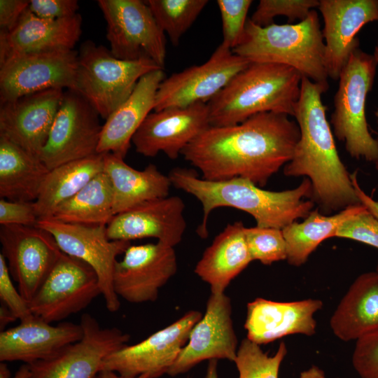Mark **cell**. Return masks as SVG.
I'll use <instances>...</instances> for the list:
<instances>
[{"instance_id":"cell-1","label":"cell","mask_w":378,"mask_h":378,"mask_svg":"<svg viewBox=\"0 0 378 378\" xmlns=\"http://www.w3.org/2000/svg\"><path fill=\"white\" fill-rule=\"evenodd\" d=\"M300 136L288 115L261 113L237 125L210 126L181 155L205 180L241 178L262 188L290 161Z\"/></svg>"},{"instance_id":"cell-2","label":"cell","mask_w":378,"mask_h":378,"mask_svg":"<svg viewBox=\"0 0 378 378\" xmlns=\"http://www.w3.org/2000/svg\"><path fill=\"white\" fill-rule=\"evenodd\" d=\"M326 92L324 88L302 76L293 115L300 136L290 161L284 167V174L308 178L312 187L310 200L321 214L328 216L361 203L351 174L337 150L321 98Z\"/></svg>"},{"instance_id":"cell-3","label":"cell","mask_w":378,"mask_h":378,"mask_svg":"<svg viewBox=\"0 0 378 378\" xmlns=\"http://www.w3.org/2000/svg\"><path fill=\"white\" fill-rule=\"evenodd\" d=\"M168 176L172 186L194 196L202 204L203 218L197 230L202 238L208 236L209 214L219 207H232L249 214L258 227L283 230L298 219L305 218L315 204L310 200L312 187L308 178L293 189L270 191L245 178L205 180L198 177L194 170L186 168L176 167Z\"/></svg>"},{"instance_id":"cell-4","label":"cell","mask_w":378,"mask_h":378,"mask_svg":"<svg viewBox=\"0 0 378 378\" xmlns=\"http://www.w3.org/2000/svg\"><path fill=\"white\" fill-rule=\"evenodd\" d=\"M302 79L287 65L251 62L207 103L210 126L237 125L261 113L293 116Z\"/></svg>"},{"instance_id":"cell-5","label":"cell","mask_w":378,"mask_h":378,"mask_svg":"<svg viewBox=\"0 0 378 378\" xmlns=\"http://www.w3.org/2000/svg\"><path fill=\"white\" fill-rule=\"evenodd\" d=\"M232 52L250 62L289 66L327 91L329 88L325 43L314 9L296 24L261 27L248 19L243 38Z\"/></svg>"},{"instance_id":"cell-6","label":"cell","mask_w":378,"mask_h":378,"mask_svg":"<svg viewBox=\"0 0 378 378\" xmlns=\"http://www.w3.org/2000/svg\"><path fill=\"white\" fill-rule=\"evenodd\" d=\"M378 64L373 55L360 48L350 56L339 77L330 122L333 134L344 143L351 157L375 163L378 141L372 137L365 116V101Z\"/></svg>"},{"instance_id":"cell-7","label":"cell","mask_w":378,"mask_h":378,"mask_svg":"<svg viewBox=\"0 0 378 378\" xmlns=\"http://www.w3.org/2000/svg\"><path fill=\"white\" fill-rule=\"evenodd\" d=\"M161 69L150 59H120L105 47L85 41L78 51L74 91L106 120L129 97L143 76Z\"/></svg>"},{"instance_id":"cell-8","label":"cell","mask_w":378,"mask_h":378,"mask_svg":"<svg viewBox=\"0 0 378 378\" xmlns=\"http://www.w3.org/2000/svg\"><path fill=\"white\" fill-rule=\"evenodd\" d=\"M97 4L107 24L106 38L114 57L128 61L148 58L164 69L165 34L146 1L99 0Z\"/></svg>"},{"instance_id":"cell-9","label":"cell","mask_w":378,"mask_h":378,"mask_svg":"<svg viewBox=\"0 0 378 378\" xmlns=\"http://www.w3.org/2000/svg\"><path fill=\"white\" fill-rule=\"evenodd\" d=\"M78 52L59 49L12 54L0 61L1 103L50 89L74 90Z\"/></svg>"},{"instance_id":"cell-10","label":"cell","mask_w":378,"mask_h":378,"mask_svg":"<svg viewBox=\"0 0 378 378\" xmlns=\"http://www.w3.org/2000/svg\"><path fill=\"white\" fill-rule=\"evenodd\" d=\"M36 226L50 233L64 253L94 270L107 309L117 312L120 302L113 289V271L118 256L125 253L130 241L109 239L106 226L64 223L52 218H39Z\"/></svg>"},{"instance_id":"cell-11","label":"cell","mask_w":378,"mask_h":378,"mask_svg":"<svg viewBox=\"0 0 378 378\" xmlns=\"http://www.w3.org/2000/svg\"><path fill=\"white\" fill-rule=\"evenodd\" d=\"M99 295L101 288L94 270L62 252L29 307L33 315L48 323L62 322L85 309Z\"/></svg>"},{"instance_id":"cell-12","label":"cell","mask_w":378,"mask_h":378,"mask_svg":"<svg viewBox=\"0 0 378 378\" xmlns=\"http://www.w3.org/2000/svg\"><path fill=\"white\" fill-rule=\"evenodd\" d=\"M99 114L78 92L64 91L39 158L49 170L97 154L102 125Z\"/></svg>"},{"instance_id":"cell-13","label":"cell","mask_w":378,"mask_h":378,"mask_svg":"<svg viewBox=\"0 0 378 378\" xmlns=\"http://www.w3.org/2000/svg\"><path fill=\"white\" fill-rule=\"evenodd\" d=\"M83 337L49 358L29 364L31 378H97L105 358L127 344L129 334L102 328L90 314L81 316Z\"/></svg>"},{"instance_id":"cell-14","label":"cell","mask_w":378,"mask_h":378,"mask_svg":"<svg viewBox=\"0 0 378 378\" xmlns=\"http://www.w3.org/2000/svg\"><path fill=\"white\" fill-rule=\"evenodd\" d=\"M250 63L220 43L206 62L164 78L158 90L153 110L208 103Z\"/></svg>"},{"instance_id":"cell-15","label":"cell","mask_w":378,"mask_h":378,"mask_svg":"<svg viewBox=\"0 0 378 378\" xmlns=\"http://www.w3.org/2000/svg\"><path fill=\"white\" fill-rule=\"evenodd\" d=\"M197 310L187 312L178 320L132 345H125L108 355L102 370H109L125 377L147 374L158 378L168 373L193 326L202 318Z\"/></svg>"},{"instance_id":"cell-16","label":"cell","mask_w":378,"mask_h":378,"mask_svg":"<svg viewBox=\"0 0 378 378\" xmlns=\"http://www.w3.org/2000/svg\"><path fill=\"white\" fill-rule=\"evenodd\" d=\"M1 253L29 302L62 253L50 233L37 226L1 225Z\"/></svg>"},{"instance_id":"cell-17","label":"cell","mask_w":378,"mask_h":378,"mask_svg":"<svg viewBox=\"0 0 378 378\" xmlns=\"http://www.w3.org/2000/svg\"><path fill=\"white\" fill-rule=\"evenodd\" d=\"M123 254L113 271L115 293L130 303L155 302L160 289L176 273L174 247L160 241L130 245Z\"/></svg>"},{"instance_id":"cell-18","label":"cell","mask_w":378,"mask_h":378,"mask_svg":"<svg viewBox=\"0 0 378 378\" xmlns=\"http://www.w3.org/2000/svg\"><path fill=\"white\" fill-rule=\"evenodd\" d=\"M238 347L230 298L225 293H211L204 314L192 328L186 344L167 374L174 377L186 373L206 360L234 361Z\"/></svg>"},{"instance_id":"cell-19","label":"cell","mask_w":378,"mask_h":378,"mask_svg":"<svg viewBox=\"0 0 378 378\" xmlns=\"http://www.w3.org/2000/svg\"><path fill=\"white\" fill-rule=\"evenodd\" d=\"M207 103L167 108L150 113L132 139L135 150L146 157L164 153L178 158L183 150L210 127Z\"/></svg>"},{"instance_id":"cell-20","label":"cell","mask_w":378,"mask_h":378,"mask_svg":"<svg viewBox=\"0 0 378 378\" xmlns=\"http://www.w3.org/2000/svg\"><path fill=\"white\" fill-rule=\"evenodd\" d=\"M324 27L325 62L328 78L338 80L351 54L359 48L357 34L378 21L377 0H319Z\"/></svg>"},{"instance_id":"cell-21","label":"cell","mask_w":378,"mask_h":378,"mask_svg":"<svg viewBox=\"0 0 378 378\" xmlns=\"http://www.w3.org/2000/svg\"><path fill=\"white\" fill-rule=\"evenodd\" d=\"M185 204L178 196H167L136 205L114 215L106 225L113 241L153 237L172 247L178 244L186 229Z\"/></svg>"},{"instance_id":"cell-22","label":"cell","mask_w":378,"mask_h":378,"mask_svg":"<svg viewBox=\"0 0 378 378\" xmlns=\"http://www.w3.org/2000/svg\"><path fill=\"white\" fill-rule=\"evenodd\" d=\"M64 94L50 89L1 103L0 136L39 157Z\"/></svg>"},{"instance_id":"cell-23","label":"cell","mask_w":378,"mask_h":378,"mask_svg":"<svg viewBox=\"0 0 378 378\" xmlns=\"http://www.w3.org/2000/svg\"><path fill=\"white\" fill-rule=\"evenodd\" d=\"M18 326L0 332V361L31 364L54 356L80 340L83 330L79 323L62 321L52 325L34 315Z\"/></svg>"},{"instance_id":"cell-24","label":"cell","mask_w":378,"mask_h":378,"mask_svg":"<svg viewBox=\"0 0 378 378\" xmlns=\"http://www.w3.org/2000/svg\"><path fill=\"white\" fill-rule=\"evenodd\" d=\"M322 307L318 299L276 302L255 298L247 304L246 338L261 345L291 335L312 336L316 328L314 314Z\"/></svg>"},{"instance_id":"cell-25","label":"cell","mask_w":378,"mask_h":378,"mask_svg":"<svg viewBox=\"0 0 378 378\" xmlns=\"http://www.w3.org/2000/svg\"><path fill=\"white\" fill-rule=\"evenodd\" d=\"M164 78V69H161L139 79L129 97L106 119L97 153H111L125 158L132 137L154 109L158 90Z\"/></svg>"},{"instance_id":"cell-26","label":"cell","mask_w":378,"mask_h":378,"mask_svg":"<svg viewBox=\"0 0 378 378\" xmlns=\"http://www.w3.org/2000/svg\"><path fill=\"white\" fill-rule=\"evenodd\" d=\"M81 27L79 13L48 20L37 17L27 8L10 31L0 33V61L15 53L74 49L79 41Z\"/></svg>"},{"instance_id":"cell-27","label":"cell","mask_w":378,"mask_h":378,"mask_svg":"<svg viewBox=\"0 0 378 378\" xmlns=\"http://www.w3.org/2000/svg\"><path fill=\"white\" fill-rule=\"evenodd\" d=\"M241 221L228 224L207 247L195 273L210 286L211 293H224L230 282L253 261Z\"/></svg>"},{"instance_id":"cell-28","label":"cell","mask_w":378,"mask_h":378,"mask_svg":"<svg viewBox=\"0 0 378 378\" xmlns=\"http://www.w3.org/2000/svg\"><path fill=\"white\" fill-rule=\"evenodd\" d=\"M334 335L344 342L358 340L378 330V272L359 275L330 319Z\"/></svg>"},{"instance_id":"cell-29","label":"cell","mask_w":378,"mask_h":378,"mask_svg":"<svg viewBox=\"0 0 378 378\" xmlns=\"http://www.w3.org/2000/svg\"><path fill=\"white\" fill-rule=\"evenodd\" d=\"M104 172L113 189L114 215L147 201L169 196L172 183L153 164L137 170L124 158L104 153Z\"/></svg>"},{"instance_id":"cell-30","label":"cell","mask_w":378,"mask_h":378,"mask_svg":"<svg viewBox=\"0 0 378 378\" xmlns=\"http://www.w3.org/2000/svg\"><path fill=\"white\" fill-rule=\"evenodd\" d=\"M50 170L40 158L0 136V197L35 202Z\"/></svg>"},{"instance_id":"cell-31","label":"cell","mask_w":378,"mask_h":378,"mask_svg":"<svg viewBox=\"0 0 378 378\" xmlns=\"http://www.w3.org/2000/svg\"><path fill=\"white\" fill-rule=\"evenodd\" d=\"M104 158V153H97L50 169L34 202L38 219L51 217L58 206L103 172Z\"/></svg>"},{"instance_id":"cell-32","label":"cell","mask_w":378,"mask_h":378,"mask_svg":"<svg viewBox=\"0 0 378 378\" xmlns=\"http://www.w3.org/2000/svg\"><path fill=\"white\" fill-rule=\"evenodd\" d=\"M364 208V205L359 204L328 216L314 209L302 222L295 221L284 227L282 232L286 244L288 262L295 267L304 264L322 241L334 237L337 227L344 220Z\"/></svg>"},{"instance_id":"cell-33","label":"cell","mask_w":378,"mask_h":378,"mask_svg":"<svg viewBox=\"0 0 378 378\" xmlns=\"http://www.w3.org/2000/svg\"><path fill=\"white\" fill-rule=\"evenodd\" d=\"M113 216L112 186L103 171L58 206L50 218L64 223L106 226Z\"/></svg>"},{"instance_id":"cell-34","label":"cell","mask_w":378,"mask_h":378,"mask_svg":"<svg viewBox=\"0 0 378 378\" xmlns=\"http://www.w3.org/2000/svg\"><path fill=\"white\" fill-rule=\"evenodd\" d=\"M162 31L177 46L196 20L207 0H148L146 1Z\"/></svg>"},{"instance_id":"cell-35","label":"cell","mask_w":378,"mask_h":378,"mask_svg":"<svg viewBox=\"0 0 378 378\" xmlns=\"http://www.w3.org/2000/svg\"><path fill=\"white\" fill-rule=\"evenodd\" d=\"M260 346L247 338L241 342L233 361L237 378H279L280 366L288 352L286 343L280 342L273 356L264 352Z\"/></svg>"},{"instance_id":"cell-36","label":"cell","mask_w":378,"mask_h":378,"mask_svg":"<svg viewBox=\"0 0 378 378\" xmlns=\"http://www.w3.org/2000/svg\"><path fill=\"white\" fill-rule=\"evenodd\" d=\"M244 235L253 261L269 265L286 260V244L282 230L256 225L245 227Z\"/></svg>"},{"instance_id":"cell-37","label":"cell","mask_w":378,"mask_h":378,"mask_svg":"<svg viewBox=\"0 0 378 378\" xmlns=\"http://www.w3.org/2000/svg\"><path fill=\"white\" fill-rule=\"evenodd\" d=\"M318 6L319 0H260L250 20L265 27L274 23L275 17L282 15L291 24L295 20H304Z\"/></svg>"},{"instance_id":"cell-38","label":"cell","mask_w":378,"mask_h":378,"mask_svg":"<svg viewBox=\"0 0 378 378\" xmlns=\"http://www.w3.org/2000/svg\"><path fill=\"white\" fill-rule=\"evenodd\" d=\"M251 0H217L222 21V44L232 50L241 41Z\"/></svg>"},{"instance_id":"cell-39","label":"cell","mask_w":378,"mask_h":378,"mask_svg":"<svg viewBox=\"0 0 378 378\" xmlns=\"http://www.w3.org/2000/svg\"><path fill=\"white\" fill-rule=\"evenodd\" d=\"M334 237L346 238L378 248V219L365 208L344 220Z\"/></svg>"},{"instance_id":"cell-40","label":"cell","mask_w":378,"mask_h":378,"mask_svg":"<svg viewBox=\"0 0 378 378\" xmlns=\"http://www.w3.org/2000/svg\"><path fill=\"white\" fill-rule=\"evenodd\" d=\"M351 362L360 378H378V330L356 341Z\"/></svg>"},{"instance_id":"cell-41","label":"cell","mask_w":378,"mask_h":378,"mask_svg":"<svg viewBox=\"0 0 378 378\" xmlns=\"http://www.w3.org/2000/svg\"><path fill=\"white\" fill-rule=\"evenodd\" d=\"M0 299L15 317L22 321L32 315L29 302L16 289L10 276L6 260L0 253Z\"/></svg>"},{"instance_id":"cell-42","label":"cell","mask_w":378,"mask_h":378,"mask_svg":"<svg viewBox=\"0 0 378 378\" xmlns=\"http://www.w3.org/2000/svg\"><path fill=\"white\" fill-rule=\"evenodd\" d=\"M38 220L34 202H16L1 198V225L36 226Z\"/></svg>"},{"instance_id":"cell-43","label":"cell","mask_w":378,"mask_h":378,"mask_svg":"<svg viewBox=\"0 0 378 378\" xmlns=\"http://www.w3.org/2000/svg\"><path fill=\"white\" fill-rule=\"evenodd\" d=\"M78 8L76 0H29L27 8L41 18L57 20L76 15Z\"/></svg>"},{"instance_id":"cell-44","label":"cell","mask_w":378,"mask_h":378,"mask_svg":"<svg viewBox=\"0 0 378 378\" xmlns=\"http://www.w3.org/2000/svg\"><path fill=\"white\" fill-rule=\"evenodd\" d=\"M29 6L25 0L0 1V33L10 31Z\"/></svg>"},{"instance_id":"cell-45","label":"cell","mask_w":378,"mask_h":378,"mask_svg":"<svg viewBox=\"0 0 378 378\" xmlns=\"http://www.w3.org/2000/svg\"><path fill=\"white\" fill-rule=\"evenodd\" d=\"M351 181L360 203L378 219V201L372 199L361 189L358 182L356 172L351 174Z\"/></svg>"},{"instance_id":"cell-46","label":"cell","mask_w":378,"mask_h":378,"mask_svg":"<svg viewBox=\"0 0 378 378\" xmlns=\"http://www.w3.org/2000/svg\"><path fill=\"white\" fill-rule=\"evenodd\" d=\"M17 318L13 313L2 304L0 307V328L1 331L5 330L4 328L8 323L15 321Z\"/></svg>"},{"instance_id":"cell-47","label":"cell","mask_w":378,"mask_h":378,"mask_svg":"<svg viewBox=\"0 0 378 378\" xmlns=\"http://www.w3.org/2000/svg\"><path fill=\"white\" fill-rule=\"evenodd\" d=\"M298 378H326L324 371L316 365L302 371Z\"/></svg>"},{"instance_id":"cell-48","label":"cell","mask_w":378,"mask_h":378,"mask_svg":"<svg viewBox=\"0 0 378 378\" xmlns=\"http://www.w3.org/2000/svg\"><path fill=\"white\" fill-rule=\"evenodd\" d=\"M97 378H150L147 374H143L137 377H125L120 374H118L117 372L109 370H101L97 374Z\"/></svg>"},{"instance_id":"cell-49","label":"cell","mask_w":378,"mask_h":378,"mask_svg":"<svg viewBox=\"0 0 378 378\" xmlns=\"http://www.w3.org/2000/svg\"><path fill=\"white\" fill-rule=\"evenodd\" d=\"M205 378H218V360H209Z\"/></svg>"},{"instance_id":"cell-50","label":"cell","mask_w":378,"mask_h":378,"mask_svg":"<svg viewBox=\"0 0 378 378\" xmlns=\"http://www.w3.org/2000/svg\"><path fill=\"white\" fill-rule=\"evenodd\" d=\"M13 378H31V373L28 364L22 365Z\"/></svg>"},{"instance_id":"cell-51","label":"cell","mask_w":378,"mask_h":378,"mask_svg":"<svg viewBox=\"0 0 378 378\" xmlns=\"http://www.w3.org/2000/svg\"><path fill=\"white\" fill-rule=\"evenodd\" d=\"M10 371L5 362L0 363V378H10Z\"/></svg>"},{"instance_id":"cell-52","label":"cell","mask_w":378,"mask_h":378,"mask_svg":"<svg viewBox=\"0 0 378 378\" xmlns=\"http://www.w3.org/2000/svg\"><path fill=\"white\" fill-rule=\"evenodd\" d=\"M377 64H378V42L377 43V45L375 46L374 47V54H373ZM375 115L377 118V120H378V110L376 111L375 113ZM375 164V168L377 170L378 172V160L374 163Z\"/></svg>"},{"instance_id":"cell-53","label":"cell","mask_w":378,"mask_h":378,"mask_svg":"<svg viewBox=\"0 0 378 378\" xmlns=\"http://www.w3.org/2000/svg\"><path fill=\"white\" fill-rule=\"evenodd\" d=\"M376 271L378 272V262H377V265Z\"/></svg>"}]
</instances>
